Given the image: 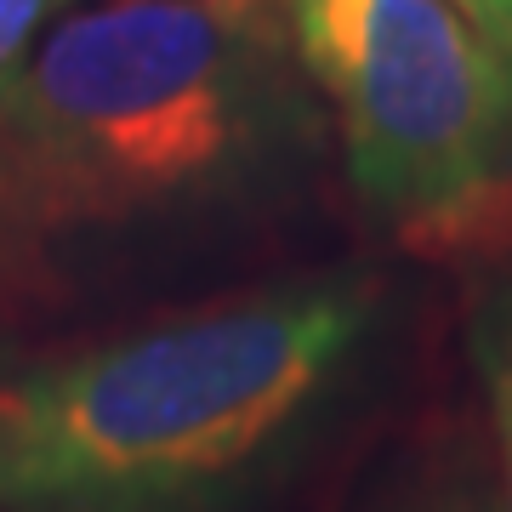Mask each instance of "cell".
<instances>
[{
  "mask_svg": "<svg viewBox=\"0 0 512 512\" xmlns=\"http://www.w3.org/2000/svg\"><path fill=\"white\" fill-rule=\"evenodd\" d=\"M444 512H507V507H473V501H467V507H444Z\"/></svg>",
  "mask_w": 512,
  "mask_h": 512,
  "instance_id": "8",
  "label": "cell"
},
{
  "mask_svg": "<svg viewBox=\"0 0 512 512\" xmlns=\"http://www.w3.org/2000/svg\"><path fill=\"white\" fill-rule=\"evenodd\" d=\"M473 359L490 393V416L512 467V291H495L473 319Z\"/></svg>",
  "mask_w": 512,
  "mask_h": 512,
  "instance_id": "4",
  "label": "cell"
},
{
  "mask_svg": "<svg viewBox=\"0 0 512 512\" xmlns=\"http://www.w3.org/2000/svg\"><path fill=\"white\" fill-rule=\"evenodd\" d=\"M279 0H86L0 109V205L40 245L217 205L308 126Z\"/></svg>",
  "mask_w": 512,
  "mask_h": 512,
  "instance_id": "2",
  "label": "cell"
},
{
  "mask_svg": "<svg viewBox=\"0 0 512 512\" xmlns=\"http://www.w3.org/2000/svg\"><path fill=\"white\" fill-rule=\"evenodd\" d=\"M450 6H456L473 29H484V35L512 57V0H450Z\"/></svg>",
  "mask_w": 512,
  "mask_h": 512,
  "instance_id": "6",
  "label": "cell"
},
{
  "mask_svg": "<svg viewBox=\"0 0 512 512\" xmlns=\"http://www.w3.org/2000/svg\"><path fill=\"white\" fill-rule=\"evenodd\" d=\"M348 274L0 348V512H268L376 348Z\"/></svg>",
  "mask_w": 512,
  "mask_h": 512,
  "instance_id": "1",
  "label": "cell"
},
{
  "mask_svg": "<svg viewBox=\"0 0 512 512\" xmlns=\"http://www.w3.org/2000/svg\"><path fill=\"white\" fill-rule=\"evenodd\" d=\"M35 262V245L18 234V222L6 217V205H0V296L18 285V274Z\"/></svg>",
  "mask_w": 512,
  "mask_h": 512,
  "instance_id": "7",
  "label": "cell"
},
{
  "mask_svg": "<svg viewBox=\"0 0 512 512\" xmlns=\"http://www.w3.org/2000/svg\"><path fill=\"white\" fill-rule=\"evenodd\" d=\"M370 217L427 262L512 251V57L450 0H279Z\"/></svg>",
  "mask_w": 512,
  "mask_h": 512,
  "instance_id": "3",
  "label": "cell"
},
{
  "mask_svg": "<svg viewBox=\"0 0 512 512\" xmlns=\"http://www.w3.org/2000/svg\"><path fill=\"white\" fill-rule=\"evenodd\" d=\"M74 6H86V0H0V109L18 86V74L29 69L35 46L46 40V29Z\"/></svg>",
  "mask_w": 512,
  "mask_h": 512,
  "instance_id": "5",
  "label": "cell"
}]
</instances>
